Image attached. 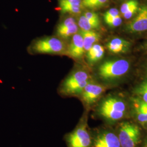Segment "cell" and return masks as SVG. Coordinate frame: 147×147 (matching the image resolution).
Listing matches in <instances>:
<instances>
[{
  "label": "cell",
  "mask_w": 147,
  "mask_h": 147,
  "mask_svg": "<svg viewBox=\"0 0 147 147\" xmlns=\"http://www.w3.org/2000/svg\"><path fill=\"white\" fill-rule=\"evenodd\" d=\"M134 107L135 112L138 121L142 125L147 124V117L146 115L139 109L137 106L134 104Z\"/></svg>",
  "instance_id": "obj_19"
},
{
  "label": "cell",
  "mask_w": 147,
  "mask_h": 147,
  "mask_svg": "<svg viewBox=\"0 0 147 147\" xmlns=\"http://www.w3.org/2000/svg\"><path fill=\"white\" fill-rule=\"evenodd\" d=\"M78 26L81 30L84 31H94L100 27L99 17L94 12H86L80 17Z\"/></svg>",
  "instance_id": "obj_10"
},
{
  "label": "cell",
  "mask_w": 147,
  "mask_h": 147,
  "mask_svg": "<svg viewBox=\"0 0 147 147\" xmlns=\"http://www.w3.org/2000/svg\"><path fill=\"white\" fill-rule=\"evenodd\" d=\"M84 52V44L81 34L76 33L74 35L68 49V53L71 57L76 59L81 58Z\"/></svg>",
  "instance_id": "obj_12"
},
{
  "label": "cell",
  "mask_w": 147,
  "mask_h": 147,
  "mask_svg": "<svg viewBox=\"0 0 147 147\" xmlns=\"http://www.w3.org/2000/svg\"><path fill=\"white\" fill-rule=\"evenodd\" d=\"M90 81L89 74L86 71L76 70L70 74L62 82L58 88V93L66 97L80 96Z\"/></svg>",
  "instance_id": "obj_1"
},
{
  "label": "cell",
  "mask_w": 147,
  "mask_h": 147,
  "mask_svg": "<svg viewBox=\"0 0 147 147\" xmlns=\"http://www.w3.org/2000/svg\"><path fill=\"white\" fill-rule=\"evenodd\" d=\"M105 90L102 85L91 80L80 95L81 100L86 106L90 107L98 101Z\"/></svg>",
  "instance_id": "obj_8"
},
{
  "label": "cell",
  "mask_w": 147,
  "mask_h": 147,
  "mask_svg": "<svg viewBox=\"0 0 147 147\" xmlns=\"http://www.w3.org/2000/svg\"><path fill=\"white\" fill-rule=\"evenodd\" d=\"M142 147H147V139L146 140V141H145V142H144V144L143 146Z\"/></svg>",
  "instance_id": "obj_24"
},
{
  "label": "cell",
  "mask_w": 147,
  "mask_h": 147,
  "mask_svg": "<svg viewBox=\"0 0 147 147\" xmlns=\"http://www.w3.org/2000/svg\"><path fill=\"white\" fill-rule=\"evenodd\" d=\"M118 138L121 147H135L141 140L140 128L129 122L123 123L120 126Z\"/></svg>",
  "instance_id": "obj_5"
},
{
  "label": "cell",
  "mask_w": 147,
  "mask_h": 147,
  "mask_svg": "<svg viewBox=\"0 0 147 147\" xmlns=\"http://www.w3.org/2000/svg\"><path fill=\"white\" fill-rule=\"evenodd\" d=\"M59 9L63 13L79 14L82 5V0H60Z\"/></svg>",
  "instance_id": "obj_14"
},
{
  "label": "cell",
  "mask_w": 147,
  "mask_h": 147,
  "mask_svg": "<svg viewBox=\"0 0 147 147\" xmlns=\"http://www.w3.org/2000/svg\"><path fill=\"white\" fill-rule=\"evenodd\" d=\"M63 140L67 147H90L92 138L88 129L86 114L82 116L71 131L64 135Z\"/></svg>",
  "instance_id": "obj_2"
},
{
  "label": "cell",
  "mask_w": 147,
  "mask_h": 147,
  "mask_svg": "<svg viewBox=\"0 0 147 147\" xmlns=\"http://www.w3.org/2000/svg\"><path fill=\"white\" fill-rule=\"evenodd\" d=\"M139 4L137 0H129L124 3L121 5V14H124L126 11L130 9L133 6Z\"/></svg>",
  "instance_id": "obj_21"
},
{
  "label": "cell",
  "mask_w": 147,
  "mask_h": 147,
  "mask_svg": "<svg viewBox=\"0 0 147 147\" xmlns=\"http://www.w3.org/2000/svg\"><path fill=\"white\" fill-rule=\"evenodd\" d=\"M109 0H82V5L89 9H98L105 6Z\"/></svg>",
  "instance_id": "obj_17"
},
{
  "label": "cell",
  "mask_w": 147,
  "mask_h": 147,
  "mask_svg": "<svg viewBox=\"0 0 147 147\" xmlns=\"http://www.w3.org/2000/svg\"><path fill=\"white\" fill-rule=\"evenodd\" d=\"M130 63L125 59H116L106 61L98 69L100 78L105 81L118 79L127 73Z\"/></svg>",
  "instance_id": "obj_4"
},
{
  "label": "cell",
  "mask_w": 147,
  "mask_h": 147,
  "mask_svg": "<svg viewBox=\"0 0 147 147\" xmlns=\"http://www.w3.org/2000/svg\"><path fill=\"white\" fill-rule=\"evenodd\" d=\"M109 51L113 53H122L127 52L130 47V42L122 38H116L111 40L106 45Z\"/></svg>",
  "instance_id": "obj_13"
},
{
  "label": "cell",
  "mask_w": 147,
  "mask_h": 147,
  "mask_svg": "<svg viewBox=\"0 0 147 147\" xmlns=\"http://www.w3.org/2000/svg\"><path fill=\"white\" fill-rule=\"evenodd\" d=\"M78 28V24L73 17H68L58 25L57 34L62 38L67 39L76 34Z\"/></svg>",
  "instance_id": "obj_11"
},
{
  "label": "cell",
  "mask_w": 147,
  "mask_h": 147,
  "mask_svg": "<svg viewBox=\"0 0 147 147\" xmlns=\"http://www.w3.org/2000/svg\"><path fill=\"white\" fill-rule=\"evenodd\" d=\"M104 53L105 49L102 45L95 44L87 51V58L89 63H96L102 58Z\"/></svg>",
  "instance_id": "obj_16"
},
{
  "label": "cell",
  "mask_w": 147,
  "mask_h": 147,
  "mask_svg": "<svg viewBox=\"0 0 147 147\" xmlns=\"http://www.w3.org/2000/svg\"><path fill=\"white\" fill-rule=\"evenodd\" d=\"M79 33L83 38L85 51H88L90 47L98 42L101 38L100 34L94 31H84L81 30Z\"/></svg>",
  "instance_id": "obj_15"
},
{
  "label": "cell",
  "mask_w": 147,
  "mask_h": 147,
  "mask_svg": "<svg viewBox=\"0 0 147 147\" xmlns=\"http://www.w3.org/2000/svg\"><path fill=\"white\" fill-rule=\"evenodd\" d=\"M138 5L139 4H137L133 6L130 9H129L128 11H126L124 14H123L124 18L126 19H129L131 18L133 16H135L138 11V9H139Z\"/></svg>",
  "instance_id": "obj_22"
},
{
  "label": "cell",
  "mask_w": 147,
  "mask_h": 147,
  "mask_svg": "<svg viewBox=\"0 0 147 147\" xmlns=\"http://www.w3.org/2000/svg\"><path fill=\"white\" fill-rule=\"evenodd\" d=\"M33 49L36 53L50 54H61L66 50L65 44L56 37H47L37 40Z\"/></svg>",
  "instance_id": "obj_6"
},
{
  "label": "cell",
  "mask_w": 147,
  "mask_h": 147,
  "mask_svg": "<svg viewBox=\"0 0 147 147\" xmlns=\"http://www.w3.org/2000/svg\"><path fill=\"white\" fill-rule=\"evenodd\" d=\"M105 21L106 24L108 25L109 26L111 27H116L121 25L122 23V19L121 18V16L119 15L116 16L115 17L107 19L105 20Z\"/></svg>",
  "instance_id": "obj_20"
},
{
  "label": "cell",
  "mask_w": 147,
  "mask_h": 147,
  "mask_svg": "<svg viewBox=\"0 0 147 147\" xmlns=\"http://www.w3.org/2000/svg\"><path fill=\"white\" fill-rule=\"evenodd\" d=\"M126 106L122 100L109 97L102 100L97 106L96 116L108 122H113L121 119L125 114Z\"/></svg>",
  "instance_id": "obj_3"
},
{
  "label": "cell",
  "mask_w": 147,
  "mask_h": 147,
  "mask_svg": "<svg viewBox=\"0 0 147 147\" xmlns=\"http://www.w3.org/2000/svg\"><path fill=\"white\" fill-rule=\"evenodd\" d=\"M126 30L132 33L147 31V5L139 8L136 16L126 25Z\"/></svg>",
  "instance_id": "obj_9"
},
{
  "label": "cell",
  "mask_w": 147,
  "mask_h": 147,
  "mask_svg": "<svg viewBox=\"0 0 147 147\" xmlns=\"http://www.w3.org/2000/svg\"><path fill=\"white\" fill-rule=\"evenodd\" d=\"M91 134L92 140L90 147H121L118 137L112 132L100 129Z\"/></svg>",
  "instance_id": "obj_7"
},
{
  "label": "cell",
  "mask_w": 147,
  "mask_h": 147,
  "mask_svg": "<svg viewBox=\"0 0 147 147\" xmlns=\"http://www.w3.org/2000/svg\"><path fill=\"white\" fill-rule=\"evenodd\" d=\"M134 93L138 98L147 103V80L143 81L134 89Z\"/></svg>",
  "instance_id": "obj_18"
},
{
  "label": "cell",
  "mask_w": 147,
  "mask_h": 147,
  "mask_svg": "<svg viewBox=\"0 0 147 147\" xmlns=\"http://www.w3.org/2000/svg\"><path fill=\"white\" fill-rule=\"evenodd\" d=\"M119 12L117 9L111 8L109 11H106L105 14H104V20L110 19L112 18H113V17H115L116 16H119Z\"/></svg>",
  "instance_id": "obj_23"
}]
</instances>
